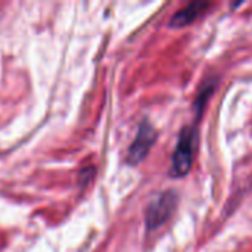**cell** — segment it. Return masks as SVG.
<instances>
[{
    "instance_id": "cell-2",
    "label": "cell",
    "mask_w": 252,
    "mask_h": 252,
    "mask_svg": "<svg viewBox=\"0 0 252 252\" xmlns=\"http://www.w3.org/2000/svg\"><path fill=\"white\" fill-rule=\"evenodd\" d=\"M179 204V195L174 190H165L152 201L146 210V227L155 230L161 227L176 211Z\"/></svg>"
},
{
    "instance_id": "cell-4",
    "label": "cell",
    "mask_w": 252,
    "mask_h": 252,
    "mask_svg": "<svg viewBox=\"0 0 252 252\" xmlns=\"http://www.w3.org/2000/svg\"><path fill=\"white\" fill-rule=\"evenodd\" d=\"M211 4L207 1H192L186 7L177 10L173 18L170 19V27L173 28H182L193 24Z\"/></svg>"
},
{
    "instance_id": "cell-5",
    "label": "cell",
    "mask_w": 252,
    "mask_h": 252,
    "mask_svg": "<svg viewBox=\"0 0 252 252\" xmlns=\"http://www.w3.org/2000/svg\"><path fill=\"white\" fill-rule=\"evenodd\" d=\"M214 87H216V80H213V81H207L204 86H202V89L199 90V93H198V96H196V100H195V109H196V112H198V115L201 114V111L204 109V106H205V103H207V100L210 99V96L213 94V92H214Z\"/></svg>"
},
{
    "instance_id": "cell-3",
    "label": "cell",
    "mask_w": 252,
    "mask_h": 252,
    "mask_svg": "<svg viewBox=\"0 0 252 252\" xmlns=\"http://www.w3.org/2000/svg\"><path fill=\"white\" fill-rule=\"evenodd\" d=\"M157 136L158 134H157L154 126L148 120H143L137 128V134H136L131 146L128 148L127 162L131 165H137L139 162H142L146 158V155L149 154L151 148L154 146Z\"/></svg>"
},
{
    "instance_id": "cell-1",
    "label": "cell",
    "mask_w": 252,
    "mask_h": 252,
    "mask_svg": "<svg viewBox=\"0 0 252 252\" xmlns=\"http://www.w3.org/2000/svg\"><path fill=\"white\" fill-rule=\"evenodd\" d=\"M198 143V130L193 126H186L182 128L179 134V140L173 154L171 161V171L170 174L173 177H183L186 176L193 162V154Z\"/></svg>"
}]
</instances>
